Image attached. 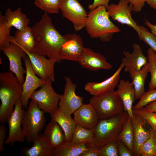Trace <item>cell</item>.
<instances>
[{
  "instance_id": "cell-12",
  "label": "cell",
  "mask_w": 156,
  "mask_h": 156,
  "mask_svg": "<svg viewBox=\"0 0 156 156\" xmlns=\"http://www.w3.org/2000/svg\"><path fill=\"white\" fill-rule=\"evenodd\" d=\"M9 62V70L14 73L22 84L24 82V75L26 70L22 66L21 58L27 55L23 49L16 43L10 42L9 45L1 49Z\"/></svg>"
},
{
  "instance_id": "cell-39",
  "label": "cell",
  "mask_w": 156,
  "mask_h": 156,
  "mask_svg": "<svg viewBox=\"0 0 156 156\" xmlns=\"http://www.w3.org/2000/svg\"><path fill=\"white\" fill-rule=\"evenodd\" d=\"M132 6V11L135 12H141L145 5L146 0H127Z\"/></svg>"
},
{
  "instance_id": "cell-18",
  "label": "cell",
  "mask_w": 156,
  "mask_h": 156,
  "mask_svg": "<svg viewBox=\"0 0 156 156\" xmlns=\"http://www.w3.org/2000/svg\"><path fill=\"white\" fill-rule=\"evenodd\" d=\"M74 115L76 125L89 129L93 130L99 120L95 109L90 103L83 104Z\"/></svg>"
},
{
  "instance_id": "cell-21",
  "label": "cell",
  "mask_w": 156,
  "mask_h": 156,
  "mask_svg": "<svg viewBox=\"0 0 156 156\" xmlns=\"http://www.w3.org/2000/svg\"><path fill=\"white\" fill-rule=\"evenodd\" d=\"M115 91L123 103L124 111H127L129 117L132 118L133 116V104L135 96V90L132 82L129 80H120L117 89Z\"/></svg>"
},
{
  "instance_id": "cell-47",
  "label": "cell",
  "mask_w": 156,
  "mask_h": 156,
  "mask_svg": "<svg viewBox=\"0 0 156 156\" xmlns=\"http://www.w3.org/2000/svg\"><path fill=\"white\" fill-rule=\"evenodd\" d=\"M153 138L156 150V131H154L153 133Z\"/></svg>"
},
{
  "instance_id": "cell-35",
  "label": "cell",
  "mask_w": 156,
  "mask_h": 156,
  "mask_svg": "<svg viewBox=\"0 0 156 156\" xmlns=\"http://www.w3.org/2000/svg\"><path fill=\"white\" fill-rule=\"evenodd\" d=\"M140 33L138 37L141 41L148 45L156 52V36L144 26L139 25Z\"/></svg>"
},
{
  "instance_id": "cell-43",
  "label": "cell",
  "mask_w": 156,
  "mask_h": 156,
  "mask_svg": "<svg viewBox=\"0 0 156 156\" xmlns=\"http://www.w3.org/2000/svg\"><path fill=\"white\" fill-rule=\"evenodd\" d=\"M89 148V150L82 153L80 156H99V151L98 149Z\"/></svg>"
},
{
  "instance_id": "cell-37",
  "label": "cell",
  "mask_w": 156,
  "mask_h": 156,
  "mask_svg": "<svg viewBox=\"0 0 156 156\" xmlns=\"http://www.w3.org/2000/svg\"><path fill=\"white\" fill-rule=\"evenodd\" d=\"M155 101H156V90H149L143 94L139 101L132 108L134 109H138Z\"/></svg>"
},
{
  "instance_id": "cell-32",
  "label": "cell",
  "mask_w": 156,
  "mask_h": 156,
  "mask_svg": "<svg viewBox=\"0 0 156 156\" xmlns=\"http://www.w3.org/2000/svg\"><path fill=\"white\" fill-rule=\"evenodd\" d=\"M60 0H34L35 5L47 13L58 14Z\"/></svg>"
},
{
  "instance_id": "cell-41",
  "label": "cell",
  "mask_w": 156,
  "mask_h": 156,
  "mask_svg": "<svg viewBox=\"0 0 156 156\" xmlns=\"http://www.w3.org/2000/svg\"><path fill=\"white\" fill-rule=\"evenodd\" d=\"M110 0H94L93 2L89 5L88 6V8L90 10H93L97 7L103 5L106 9L109 6V2Z\"/></svg>"
},
{
  "instance_id": "cell-9",
  "label": "cell",
  "mask_w": 156,
  "mask_h": 156,
  "mask_svg": "<svg viewBox=\"0 0 156 156\" xmlns=\"http://www.w3.org/2000/svg\"><path fill=\"white\" fill-rule=\"evenodd\" d=\"M14 106L13 111L8 118L9 133L4 142L11 146L16 142H24L25 138L22 126L25 111L23 109L20 99L16 101Z\"/></svg>"
},
{
  "instance_id": "cell-11",
  "label": "cell",
  "mask_w": 156,
  "mask_h": 156,
  "mask_svg": "<svg viewBox=\"0 0 156 156\" xmlns=\"http://www.w3.org/2000/svg\"><path fill=\"white\" fill-rule=\"evenodd\" d=\"M132 6L127 0H119L118 4L111 3L106 8L109 17L114 21L132 27L139 36L140 30L131 15Z\"/></svg>"
},
{
  "instance_id": "cell-22",
  "label": "cell",
  "mask_w": 156,
  "mask_h": 156,
  "mask_svg": "<svg viewBox=\"0 0 156 156\" xmlns=\"http://www.w3.org/2000/svg\"><path fill=\"white\" fill-rule=\"evenodd\" d=\"M43 135L49 145L55 149L62 146L67 142L63 130L54 121L51 120L47 125Z\"/></svg>"
},
{
  "instance_id": "cell-3",
  "label": "cell",
  "mask_w": 156,
  "mask_h": 156,
  "mask_svg": "<svg viewBox=\"0 0 156 156\" xmlns=\"http://www.w3.org/2000/svg\"><path fill=\"white\" fill-rule=\"evenodd\" d=\"M127 111L109 118L99 119L93 129L92 140L86 143L88 148L98 149L109 142L117 140L129 117Z\"/></svg>"
},
{
  "instance_id": "cell-16",
  "label": "cell",
  "mask_w": 156,
  "mask_h": 156,
  "mask_svg": "<svg viewBox=\"0 0 156 156\" xmlns=\"http://www.w3.org/2000/svg\"><path fill=\"white\" fill-rule=\"evenodd\" d=\"M78 62L82 68L92 71L101 69L109 70L112 68V65L107 62L103 55L89 48L85 47Z\"/></svg>"
},
{
  "instance_id": "cell-26",
  "label": "cell",
  "mask_w": 156,
  "mask_h": 156,
  "mask_svg": "<svg viewBox=\"0 0 156 156\" xmlns=\"http://www.w3.org/2000/svg\"><path fill=\"white\" fill-rule=\"evenodd\" d=\"M4 17L8 26L11 27H13L20 31L24 30L30 22L29 19L22 12L20 7L14 11H12L10 8H8Z\"/></svg>"
},
{
  "instance_id": "cell-44",
  "label": "cell",
  "mask_w": 156,
  "mask_h": 156,
  "mask_svg": "<svg viewBox=\"0 0 156 156\" xmlns=\"http://www.w3.org/2000/svg\"><path fill=\"white\" fill-rule=\"evenodd\" d=\"M144 23L151 30V32L156 36V25L150 23L147 20L145 19Z\"/></svg>"
},
{
  "instance_id": "cell-17",
  "label": "cell",
  "mask_w": 156,
  "mask_h": 156,
  "mask_svg": "<svg viewBox=\"0 0 156 156\" xmlns=\"http://www.w3.org/2000/svg\"><path fill=\"white\" fill-rule=\"evenodd\" d=\"M133 49L131 53L128 51L122 52L124 57L121 60L122 63L124 64V70L127 73L131 70L139 71L148 62L147 57L144 55L139 44H134Z\"/></svg>"
},
{
  "instance_id": "cell-36",
  "label": "cell",
  "mask_w": 156,
  "mask_h": 156,
  "mask_svg": "<svg viewBox=\"0 0 156 156\" xmlns=\"http://www.w3.org/2000/svg\"><path fill=\"white\" fill-rule=\"evenodd\" d=\"M99 156H118L117 140L108 142L98 149Z\"/></svg>"
},
{
  "instance_id": "cell-23",
  "label": "cell",
  "mask_w": 156,
  "mask_h": 156,
  "mask_svg": "<svg viewBox=\"0 0 156 156\" xmlns=\"http://www.w3.org/2000/svg\"><path fill=\"white\" fill-rule=\"evenodd\" d=\"M30 148H25L23 154L26 156H53L55 148L51 147L44 139L43 134L39 133Z\"/></svg>"
},
{
  "instance_id": "cell-42",
  "label": "cell",
  "mask_w": 156,
  "mask_h": 156,
  "mask_svg": "<svg viewBox=\"0 0 156 156\" xmlns=\"http://www.w3.org/2000/svg\"><path fill=\"white\" fill-rule=\"evenodd\" d=\"M6 128L3 124H1L0 125V152L4 151V143L5 137Z\"/></svg>"
},
{
  "instance_id": "cell-7",
  "label": "cell",
  "mask_w": 156,
  "mask_h": 156,
  "mask_svg": "<svg viewBox=\"0 0 156 156\" xmlns=\"http://www.w3.org/2000/svg\"><path fill=\"white\" fill-rule=\"evenodd\" d=\"M52 81L47 79L38 90L35 91L30 99L35 102L40 109L51 114L58 108L61 95L55 92L52 86Z\"/></svg>"
},
{
  "instance_id": "cell-40",
  "label": "cell",
  "mask_w": 156,
  "mask_h": 156,
  "mask_svg": "<svg viewBox=\"0 0 156 156\" xmlns=\"http://www.w3.org/2000/svg\"><path fill=\"white\" fill-rule=\"evenodd\" d=\"M118 156H132V153L127 146L120 140H117Z\"/></svg>"
},
{
  "instance_id": "cell-25",
  "label": "cell",
  "mask_w": 156,
  "mask_h": 156,
  "mask_svg": "<svg viewBox=\"0 0 156 156\" xmlns=\"http://www.w3.org/2000/svg\"><path fill=\"white\" fill-rule=\"evenodd\" d=\"M10 41L16 43L25 50L33 51L35 42L31 27L28 26L23 30H16L14 36H10Z\"/></svg>"
},
{
  "instance_id": "cell-46",
  "label": "cell",
  "mask_w": 156,
  "mask_h": 156,
  "mask_svg": "<svg viewBox=\"0 0 156 156\" xmlns=\"http://www.w3.org/2000/svg\"><path fill=\"white\" fill-rule=\"evenodd\" d=\"M146 2L151 7L156 10V0H146Z\"/></svg>"
},
{
  "instance_id": "cell-45",
  "label": "cell",
  "mask_w": 156,
  "mask_h": 156,
  "mask_svg": "<svg viewBox=\"0 0 156 156\" xmlns=\"http://www.w3.org/2000/svg\"><path fill=\"white\" fill-rule=\"evenodd\" d=\"M145 107L149 111L156 112V101L150 103Z\"/></svg>"
},
{
  "instance_id": "cell-4",
  "label": "cell",
  "mask_w": 156,
  "mask_h": 156,
  "mask_svg": "<svg viewBox=\"0 0 156 156\" xmlns=\"http://www.w3.org/2000/svg\"><path fill=\"white\" fill-rule=\"evenodd\" d=\"M88 13L85 27L92 38H99L104 42L110 41L114 34L120 31V29L110 20L105 6H99Z\"/></svg>"
},
{
  "instance_id": "cell-8",
  "label": "cell",
  "mask_w": 156,
  "mask_h": 156,
  "mask_svg": "<svg viewBox=\"0 0 156 156\" xmlns=\"http://www.w3.org/2000/svg\"><path fill=\"white\" fill-rule=\"evenodd\" d=\"M60 10L63 16L72 22L76 31L85 27L88 14L78 0H60Z\"/></svg>"
},
{
  "instance_id": "cell-19",
  "label": "cell",
  "mask_w": 156,
  "mask_h": 156,
  "mask_svg": "<svg viewBox=\"0 0 156 156\" xmlns=\"http://www.w3.org/2000/svg\"><path fill=\"white\" fill-rule=\"evenodd\" d=\"M131 119L134 137L133 155L140 156V147L150 138L154 130L151 128L146 130L144 127L146 123L138 115L133 113Z\"/></svg>"
},
{
  "instance_id": "cell-2",
  "label": "cell",
  "mask_w": 156,
  "mask_h": 156,
  "mask_svg": "<svg viewBox=\"0 0 156 156\" xmlns=\"http://www.w3.org/2000/svg\"><path fill=\"white\" fill-rule=\"evenodd\" d=\"M23 84L11 72L0 73V123L7 122L16 101L20 99Z\"/></svg>"
},
{
  "instance_id": "cell-29",
  "label": "cell",
  "mask_w": 156,
  "mask_h": 156,
  "mask_svg": "<svg viewBox=\"0 0 156 156\" xmlns=\"http://www.w3.org/2000/svg\"><path fill=\"white\" fill-rule=\"evenodd\" d=\"M118 139L121 140L133 154L134 137L131 118L129 117L128 118L119 134Z\"/></svg>"
},
{
  "instance_id": "cell-1",
  "label": "cell",
  "mask_w": 156,
  "mask_h": 156,
  "mask_svg": "<svg viewBox=\"0 0 156 156\" xmlns=\"http://www.w3.org/2000/svg\"><path fill=\"white\" fill-rule=\"evenodd\" d=\"M31 28L35 42L32 52L61 62L59 52L66 39L54 27L48 13L45 12Z\"/></svg>"
},
{
  "instance_id": "cell-31",
  "label": "cell",
  "mask_w": 156,
  "mask_h": 156,
  "mask_svg": "<svg viewBox=\"0 0 156 156\" xmlns=\"http://www.w3.org/2000/svg\"><path fill=\"white\" fill-rule=\"evenodd\" d=\"M93 137V130L76 125L71 142L75 144H86L92 140Z\"/></svg>"
},
{
  "instance_id": "cell-38",
  "label": "cell",
  "mask_w": 156,
  "mask_h": 156,
  "mask_svg": "<svg viewBox=\"0 0 156 156\" xmlns=\"http://www.w3.org/2000/svg\"><path fill=\"white\" fill-rule=\"evenodd\" d=\"M153 131L150 138L140 147L139 151L140 156H156V148L153 135Z\"/></svg>"
},
{
  "instance_id": "cell-14",
  "label": "cell",
  "mask_w": 156,
  "mask_h": 156,
  "mask_svg": "<svg viewBox=\"0 0 156 156\" xmlns=\"http://www.w3.org/2000/svg\"><path fill=\"white\" fill-rule=\"evenodd\" d=\"M66 39L60 49L59 56L61 60H66L78 62L82 55L85 47L82 39L79 35L74 33L64 35Z\"/></svg>"
},
{
  "instance_id": "cell-6",
  "label": "cell",
  "mask_w": 156,
  "mask_h": 156,
  "mask_svg": "<svg viewBox=\"0 0 156 156\" xmlns=\"http://www.w3.org/2000/svg\"><path fill=\"white\" fill-rule=\"evenodd\" d=\"M44 112L32 100L23 115L22 126L27 141L33 142L43 129L46 122Z\"/></svg>"
},
{
  "instance_id": "cell-20",
  "label": "cell",
  "mask_w": 156,
  "mask_h": 156,
  "mask_svg": "<svg viewBox=\"0 0 156 156\" xmlns=\"http://www.w3.org/2000/svg\"><path fill=\"white\" fill-rule=\"evenodd\" d=\"M124 66L123 64L121 63L113 75L101 82L87 83L84 86L85 90L93 96L114 90L120 80V73Z\"/></svg>"
},
{
  "instance_id": "cell-34",
  "label": "cell",
  "mask_w": 156,
  "mask_h": 156,
  "mask_svg": "<svg viewBox=\"0 0 156 156\" xmlns=\"http://www.w3.org/2000/svg\"><path fill=\"white\" fill-rule=\"evenodd\" d=\"M133 113L141 116L146 123L149 124L154 131H156V112L148 111L144 107L138 109H132Z\"/></svg>"
},
{
  "instance_id": "cell-24",
  "label": "cell",
  "mask_w": 156,
  "mask_h": 156,
  "mask_svg": "<svg viewBox=\"0 0 156 156\" xmlns=\"http://www.w3.org/2000/svg\"><path fill=\"white\" fill-rule=\"evenodd\" d=\"M50 115L51 120L57 122L63 130L67 142H71L76 126L71 116L65 114L58 108Z\"/></svg>"
},
{
  "instance_id": "cell-28",
  "label": "cell",
  "mask_w": 156,
  "mask_h": 156,
  "mask_svg": "<svg viewBox=\"0 0 156 156\" xmlns=\"http://www.w3.org/2000/svg\"><path fill=\"white\" fill-rule=\"evenodd\" d=\"M86 144H75L67 142L60 147L55 148L54 156H80L84 151L89 150Z\"/></svg>"
},
{
  "instance_id": "cell-33",
  "label": "cell",
  "mask_w": 156,
  "mask_h": 156,
  "mask_svg": "<svg viewBox=\"0 0 156 156\" xmlns=\"http://www.w3.org/2000/svg\"><path fill=\"white\" fill-rule=\"evenodd\" d=\"M11 27L8 26L4 16L0 14V49L10 45V33Z\"/></svg>"
},
{
  "instance_id": "cell-15",
  "label": "cell",
  "mask_w": 156,
  "mask_h": 156,
  "mask_svg": "<svg viewBox=\"0 0 156 156\" xmlns=\"http://www.w3.org/2000/svg\"><path fill=\"white\" fill-rule=\"evenodd\" d=\"M23 59L26 68V75L23 84V92L20 100L23 107L26 108L31 95L37 89L43 85L46 81L38 77L35 73L27 56Z\"/></svg>"
},
{
  "instance_id": "cell-5",
  "label": "cell",
  "mask_w": 156,
  "mask_h": 156,
  "mask_svg": "<svg viewBox=\"0 0 156 156\" xmlns=\"http://www.w3.org/2000/svg\"><path fill=\"white\" fill-rule=\"evenodd\" d=\"M90 103L95 109L99 119L114 116L124 111L123 103L114 90L93 96Z\"/></svg>"
},
{
  "instance_id": "cell-13",
  "label": "cell",
  "mask_w": 156,
  "mask_h": 156,
  "mask_svg": "<svg viewBox=\"0 0 156 156\" xmlns=\"http://www.w3.org/2000/svg\"><path fill=\"white\" fill-rule=\"evenodd\" d=\"M25 51L30 61L33 70L39 78L46 81L49 79L52 82L55 81L54 64L56 60L47 59L45 56L33 52Z\"/></svg>"
},
{
  "instance_id": "cell-10",
  "label": "cell",
  "mask_w": 156,
  "mask_h": 156,
  "mask_svg": "<svg viewBox=\"0 0 156 156\" xmlns=\"http://www.w3.org/2000/svg\"><path fill=\"white\" fill-rule=\"evenodd\" d=\"M64 78L66 83L64 92L60 97L58 108L65 114L71 116L83 104V98L76 94L77 86L71 78L66 77Z\"/></svg>"
},
{
  "instance_id": "cell-30",
  "label": "cell",
  "mask_w": 156,
  "mask_h": 156,
  "mask_svg": "<svg viewBox=\"0 0 156 156\" xmlns=\"http://www.w3.org/2000/svg\"><path fill=\"white\" fill-rule=\"evenodd\" d=\"M148 62L144 66L148 72L151 74V79L148 85L149 90L156 88V52L151 48L147 51Z\"/></svg>"
},
{
  "instance_id": "cell-27",
  "label": "cell",
  "mask_w": 156,
  "mask_h": 156,
  "mask_svg": "<svg viewBox=\"0 0 156 156\" xmlns=\"http://www.w3.org/2000/svg\"><path fill=\"white\" fill-rule=\"evenodd\" d=\"M128 73L135 90V100L140 99L145 92L144 86L148 72L144 66L139 71L131 70Z\"/></svg>"
}]
</instances>
